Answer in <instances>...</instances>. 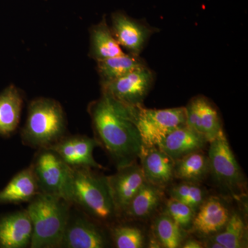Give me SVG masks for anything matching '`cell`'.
Instances as JSON below:
<instances>
[{
    "instance_id": "22",
    "label": "cell",
    "mask_w": 248,
    "mask_h": 248,
    "mask_svg": "<svg viewBox=\"0 0 248 248\" xmlns=\"http://www.w3.org/2000/svg\"><path fill=\"white\" fill-rule=\"evenodd\" d=\"M96 62L97 72L101 78V84L119 79L134 70L146 65L140 57L126 53Z\"/></svg>"
},
{
    "instance_id": "24",
    "label": "cell",
    "mask_w": 248,
    "mask_h": 248,
    "mask_svg": "<svg viewBox=\"0 0 248 248\" xmlns=\"http://www.w3.org/2000/svg\"><path fill=\"white\" fill-rule=\"evenodd\" d=\"M246 224L238 213L231 214L226 226L221 232L209 236L224 248L247 247Z\"/></svg>"
},
{
    "instance_id": "11",
    "label": "cell",
    "mask_w": 248,
    "mask_h": 248,
    "mask_svg": "<svg viewBox=\"0 0 248 248\" xmlns=\"http://www.w3.org/2000/svg\"><path fill=\"white\" fill-rule=\"evenodd\" d=\"M99 146L94 138L86 135H65L50 147L67 165L71 168L102 169L93 156L94 148Z\"/></svg>"
},
{
    "instance_id": "26",
    "label": "cell",
    "mask_w": 248,
    "mask_h": 248,
    "mask_svg": "<svg viewBox=\"0 0 248 248\" xmlns=\"http://www.w3.org/2000/svg\"><path fill=\"white\" fill-rule=\"evenodd\" d=\"M111 239L117 248H141L144 236L140 228L128 225H119L111 228Z\"/></svg>"
},
{
    "instance_id": "5",
    "label": "cell",
    "mask_w": 248,
    "mask_h": 248,
    "mask_svg": "<svg viewBox=\"0 0 248 248\" xmlns=\"http://www.w3.org/2000/svg\"><path fill=\"white\" fill-rule=\"evenodd\" d=\"M132 112L143 148L157 146L173 130L187 125L185 107L148 109L140 105L132 107Z\"/></svg>"
},
{
    "instance_id": "6",
    "label": "cell",
    "mask_w": 248,
    "mask_h": 248,
    "mask_svg": "<svg viewBox=\"0 0 248 248\" xmlns=\"http://www.w3.org/2000/svg\"><path fill=\"white\" fill-rule=\"evenodd\" d=\"M30 166L41 193L60 197L68 202L72 168L57 153L50 148L38 149Z\"/></svg>"
},
{
    "instance_id": "27",
    "label": "cell",
    "mask_w": 248,
    "mask_h": 248,
    "mask_svg": "<svg viewBox=\"0 0 248 248\" xmlns=\"http://www.w3.org/2000/svg\"><path fill=\"white\" fill-rule=\"evenodd\" d=\"M165 213L167 214L185 231L190 230L196 211L187 204L170 198L166 204Z\"/></svg>"
},
{
    "instance_id": "17",
    "label": "cell",
    "mask_w": 248,
    "mask_h": 248,
    "mask_svg": "<svg viewBox=\"0 0 248 248\" xmlns=\"http://www.w3.org/2000/svg\"><path fill=\"white\" fill-rule=\"evenodd\" d=\"M207 143L203 135L185 125L171 132L157 147L176 161L190 153L202 151Z\"/></svg>"
},
{
    "instance_id": "19",
    "label": "cell",
    "mask_w": 248,
    "mask_h": 248,
    "mask_svg": "<svg viewBox=\"0 0 248 248\" xmlns=\"http://www.w3.org/2000/svg\"><path fill=\"white\" fill-rule=\"evenodd\" d=\"M40 193L37 180L31 166L22 170L0 191V203L30 202Z\"/></svg>"
},
{
    "instance_id": "7",
    "label": "cell",
    "mask_w": 248,
    "mask_h": 248,
    "mask_svg": "<svg viewBox=\"0 0 248 248\" xmlns=\"http://www.w3.org/2000/svg\"><path fill=\"white\" fill-rule=\"evenodd\" d=\"M109 244L100 223L72 205L60 248H104Z\"/></svg>"
},
{
    "instance_id": "20",
    "label": "cell",
    "mask_w": 248,
    "mask_h": 248,
    "mask_svg": "<svg viewBox=\"0 0 248 248\" xmlns=\"http://www.w3.org/2000/svg\"><path fill=\"white\" fill-rule=\"evenodd\" d=\"M122 47L104 17L90 29L89 57L96 62L124 53Z\"/></svg>"
},
{
    "instance_id": "14",
    "label": "cell",
    "mask_w": 248,
    "mask_h": 248,
    "mask_svg": "<svg viewBox=\"0 0 248 248\" xmlns=\"http://www.w3.org/2000/svg\"><path fill=\"white\" fill-rule=\"evenodd\" d=\"M231 215L221 200L210 197L196 212L190 230L205 237L214 236L223 229Z\"/></svg>"
},
{
    "instance_id": "9",
    "label": "cell",
    "mask_w": 248,
    "mask_h": 248,
    "mask_svg": "<svg viewBox=\"0 0 248 248\" xmlns=\"http://www.w3.org/2000/svg\"><path fill=\"white\" fill-rule=\"evenodd\" d=\"M154 74L145 66L140 67L122 78L102 85V93L128 107L142 105L151 89Z\"/></svg>"
},
{
    "instance_id": "29",
    "label": "cell",
    "mask_w": 248,
    "mask_h": 248,
    "mask_svg": "<svg viewBox=\"0 0 248 248\" xmlns=\"http://www.w3.org/2000/svg\"><path fill=\"white\" fill-rule=\"evenodd\" d=\"M182 246H183L182 248H202L204 247L203 244L202 242L195 239L187 240Z\"/></svg>"
},
{
    "instance_id": "10",
    "label": "cell",
    "mask_w": 248,
    "mask_h": 248,
    "mask_svg": "<svg viewBox=\"0 0 248 248\" xmlns=\"http://www.w3.org/2000/svg\"><path fill=\"white\" fill-rule=\"evenodd\" d=\"M111 198L117 216L124 212L146 182L141 166L136 162L117 168V172L107 177Z\"/></svg>"
},
{
    "instance_id": "28",
    "label": "cell",
    "mask_w": 248,
    "mask_h": 248,
    "mask_svg": "<svg viewBox=\"0 0 248 248\" xmlns=\"http://www.w3.org/2000/svg\"><path fill=\"white\" fill-rule=\"evenodd\" d=\"M204 198L205 196H204L203 190L198 186L196 185L195 183H192L185 203L197 212L205 200Z\"/></svg>"
},
{
    "instance_id": "3",
    "label": "cell",
    "mask_w": 248,
    "mask_h": 248,
    "mask_svg": "<svg viewBox=\"0 0 248 248\" xmlns=\"http://www.w3.org/2000/svg\"><path fill=\"white\" fill-rule=\"evenodd\" d=\"M72 204L63 199L39 193L27 210L32 225L31 248L61 247Z\"/></svg>"
},
{
    "instance_id": "2",
    "label": "cell",
    "mask_w": 248,
    "mask_h": 248,
    "mask_svg": "<svg viewBox=\"0 0 248 248\" xmlns=\"http://www.w3.org/2000/svg\"><path fill=\"white\" fill-rule=\"evenodd\" d=\"M68 202L100 224H108L118 217L107 177L91 169L72 168Z\"/></svg>"
},
{
    "instance_id": "1",
    "label": "cell",
    "mask_w": 248,
    "mask_h": 248,
    "mask_svg": "<svg viewBox=\"0 0 248 248\" xmlns=\"http://www.w3.org/2000/svg\"><path fill=\"white\" fill-rule=\"evenodd\" d=\"M94 139L104 148L117 168L136 162L143 149L140 133L134 121L132 107L110 96L102 95L90 103Z\"/></svg>"
},
{
    "instance_id": "4",
    "label": "cell",
    "mask_w": 248,
    "mask_h": 248,
    "mask_svg": "<svg viewBox=\"0 0 248 248\" xmlns=\"http://www.w3.org/2000/svg\"><path fill=\"white\" fill-rule=\"evenodd\" d=\"M67 121L63 107L52 98L38 97L28 107L27 120L21 130L23 144L48 148L66 135Z\"/></svg>"
},
{
    "instance_id": "8",
    "label": "cell",
    "mask_w": 248,
    "mask_h": 248,
    "mask_svg": "<svg viewBox=\"0 0 248 248\" xmlns=\"http://www.w3.org/2000/svg\"><path fill=\"white\" fill-rule=\"evenodd\" d=\"M209 143V172L217 182L235 192L241 187L244 179L223 130Z\"/></svg>"
},
{
    "instance_id": "12",
    "label": "cell",
    "mask_w": 248,
    "mask_h": 248,
    "mask_svg": "<svg viewBox=\"0 0 248 248\" xmlns=\"http://www.w3.org/2000/svg\"><path fill=\"white\" fill-rule=\"evenodd\" d=\"M111 24V31L119 45L134 56L140 57L154 32V29L122 11L112 14Z\"/></svg>"
},
{
    "instance_id": "18",
    "label": "cell",
    "mask_w": 248,
    "mask_h": 248,
    "mask_svg": "<svg viewBox=\"0 0 248 248\" xmlns=\"http://www.w3.org/2000/svg\"><path fill=\"white\" fill-rule=\"evenodd\" d=\"M24 93L11 84L0 93V135L9 136L16 131L21 120Z\"/></svg>"
},
{
    "instance_id": "16",
    "label": "cell",
    "mask_w": 248,
    "mask_h": 248,
    "mask_svg": "<svg viewBox=\"0 0 248 248\" xmlns=\"http://www.w3.org/2000/svg\"><path fill=\"white\" fill-rule=\"evenodd\" d=\"M140 158L146 182L163 187L172 180L174 161L157 146L143 148Z\"/></svg>"
},
{
    "instance_id": "15",
    "label": "cell",
    "mask_w": 248,
    "mask_h": 248,
    "mask_svg": "<svg viewBox=\"0 0 248 248\" xmlns=\"http://www.w3.org/2000/svg\"><path fill=\"white\" fill-rule=\"evenodd\" d=\"M32 225L27 210L16 212L0 219V248L30 247Z\"/></svg>"
},
{
    "instance_id": "23",
    "label": "cell",
    "mask_w": 248,
    "mask_h": 248,
    "mask_svg": "<svg viewBox=\"0 0 248 248\" xmlns=\"http://www.w3.org/2000/svg\"><path fill=\"white\" fill-rule=\"evenodd\" d=\"M209 172L208 156L202 151L195 152L174 161V177L184 182H200Z\"/></svg>"
},
{
    "instance_id": "25",
    "label": "cell",
    "mask_w": 248,
    "mask_h": 248,
    "mask_svg": "<svg viewBox=\"0 0 248 248\" xmlns=\"http://www.w3.org/2000/svg\"><path fill=\"white\" fill-rule=\"evenodd\" d=\"M184 230L167 214L159 215L155 219V236L163 247L177 248L182 246Z\"/></svg>"
},
{
    "instance_id": "21",
    "label": "cell",
    "mask_w": 248,
    "mask_h": 248,
    "mask_svg": "<svg viewBox=\"0 0 248 248\" xmlns=\"http://www.w3.org/2000/svg\"><path fill=\"white\" fill-rule=\"evenodd\" d=\"M163 198L162 187L145 182L124 212V215L141 219L154 213Z\"/></svg>"
},
{
    "instance_id": "13",
    "label": "cell",
    "mask_w": 248,
    "mask_h": 248,
    "mask_svg": "<svg viewBox=\"0 0 248 248\" xmlns=\"http://www.w3.org/2000/svg\"><path fill=\"white\" fill-rule=\"evenodd\" d=\"M185 108L186 125L203 135L207 141H211L223 130L218 112L206 98H193Z\"/></svg>"
}]
</instances>
